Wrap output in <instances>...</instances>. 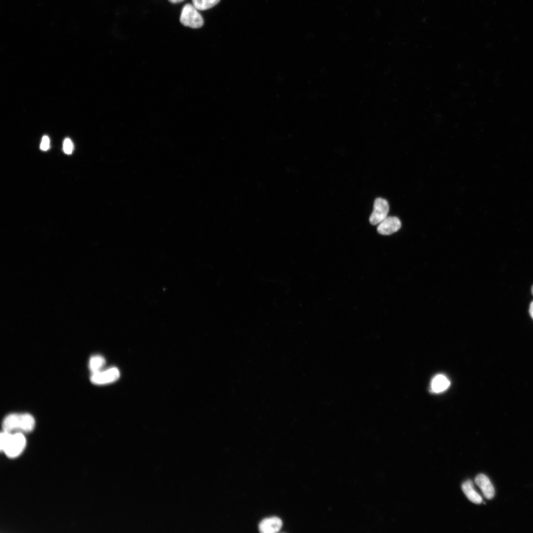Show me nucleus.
I'll return each instance as SVG.
<instances>
[{
  "instance_id": "f257e3e1",
  "label": "nucleus",
  "mask_w": 533,
  "mask_h": 533,
  "mask_svg": "<svg viewBox=\"0 0 533 533\" xmlns=\"http://www.w3.org/2000/svg\"><path fill=\"white\" fill-rule=\"evenodd\" d=\"M35 426L34 418L28 413H11L7 415L2 422L4 431L14 433L29 432Z\"/></svg>"
},
{
  "instance_id": "f03ea898",
  "label": "nucleus",
  "mask_w": 533,
  "mask_h": 533,
  "mask_svg": "<svg viewBox=\"0 0 533 533\" xmlns=\"http://www.w3.org/2000/svg\"><path fill=\"white\" fill-rule=\"evenodd\" d=\"M0 449L9 457H18L24 450L26 443L23 433H10L3 431L0 433Z\"/></svg>"
},
{
  "instance_id": "7ed1b4c3",
  "label": "nucleus",
  "mask_w": 533,
  "mask_h": 533,
  "mask_svg": "<svg viewBox=\"0 0 533 533\" xmlns=\"http://www.w3.org/2000/svg\"><path fill=\"white\" fill-rule=\"evenodd\" d=\"M180 21L183 25L191 28H199L204 24L203 18L198 10L189 3L183 7Z\"/></svg>"
},
{
  "instance_id": "20e7f679",
  "label": "nucleus",
  "mask_w": 533,
  "mask_h": 533,
  "mask_svg": "<svg viewBox=\"0 0 533 533\" xmlns=\"http://www.w3.org/2000/svg\"><path fill=\"white\" fill-rule=\"evenodd\" d=\"M119 376V370L117 368L112 367L91 373L90 379L94 384L104 385L115 381Z\"/></svg>"
},
{
  "instance_id": "39448f33",
  "label": "nucleus",
  "mask_w": 533,
  "mask_h": 533,
  "mask_svg": "<svg viewBox=\"0 0 533 533\" xmlns=\"http://www.w3.org/2000/svg\"><path fill=\"white\" fill-rule=\"evenodd\" d=\"M389 211V204L385 199L377 198L374 201L372 213L369 218V222L373 225L379 224L387 217Z\"/></svg>"
},
{
  "instance_id": "423d86ee",
  "label": "nucleus",
  "mask_w": 533,
  "mask_h": 533,
  "mask_svg": "<svg viewBox=\"0 0 533 533\" xmlns=\"http://www.w3.org/2000/svg\"><path fill=\"white\" fill-rule=\"evenodd\" d=\"M378 225V233L384 235L397 231L401 227V223L396 217H387Z\"/></svg>"
},
{
  "instance_id": "0eeeda50",
  "label": "nucleus",
  "mask_w": 533,
  "mask_h": 533,
  "mask_svg": "<svg viewBox=\"0 0 533 533\" xmlns=\"http://www.w3.org/2000/svg\"><path fill=\"white\" fill-rule=\"evenodd\" d=\"M282 525L281 520L276 517L266 518L259 524L260 532L263 533H274L278 532Z\"/></svg>"
},
{
  "instance_id": "6e6552de",
  "label": "nucleus",
  "mask_w": 533,
  "mask_h": 533,
  "mask_svg": "<svg viewBox=\"0 0 533 533\" xmlns=\"http://www.w3.org/2000/svg\"><path fill=\"white\" fill-rule=\"evenodd\" d=\"M475 482L480 488L486 498L491 499L494 497V488L487 476L483 474L478 475L475 479Z\"/></svg>"
},
{
  "instance_id": "1a4fd4ad",
  "label": "nucleus",
  "mask_w": 533,
  "mask_h": 533,
  "mask_svg": "<svg viewBox=\"0 0 533 533\" xmlns=\"http://www.w3.org/2000/svg\"><path fill=\"white\" fill-rule=\"evenodd\" d=\"M450 381L447 377L442 374L436 375L430 383L431 390L434 393H440L446 390L450 386Z\"/></svg>"
},
{
  "instance_id": "9d476101",
  "label": "nucleus",
  "mask_w": 533,
  "mask_h": 533,
  "mask_svg": "<svg viewBox=\"0 0 533 533\" xmlns=\"http://www.w3.org/2000/svg\"><path fill=\"white\" fill-rule=\"evenodd\" d=\"M462 489L468 499L475 504H480L482 502L480 495L473 488L471 480H467L462 485Z\"/></svg>"
},
{
  "instance_id": "9b49d317",
  "label": "nucleus",
  "mask_w": 533,
  "mask_h": 533,
  "mask_svg": "<svg viewBox=\"0 0 533 533\" xmlns=\"http://www.w3.org/2000/svg\"><path fill=\"white\" fill-rule=\"evenodd\" d=\"M106 364L104 357L100 355H94L90 357L88 361V368L91 373L103 370Z\"/></svg>"
},
{
  "instance_id": "f8f14e48",
  "label": "nucleus",
  "mask_w": 533,
  "mask_h": 533,
  "mask_svg": "<svg viewBox=\"0 0 533 533\" xmlns=\"http://www.w3.org/2000/svg\"><path fill=\"white\" fill-rule=\"evenodd\" d=\"M220 0H192V5L198 10H205L216 5Z\"/></svg>"
},
{
  "instance_id": "ddd939ff",
  "label": "nucleus",
  "mask_w": 533,
  "mask_h": 533,
  "mask_svg": "<svg viewBox=\"0 0 533 533\" xmlns=\"http://www.w3.org/2000/svg\"><path fill=\"white\" fill-rule=\"evenodd\" d=\"M63 150L64 152L67 154H70L72 153L74 150V145L70 138H67L64 140Z\"/></svg>"
},
{
  "instance_id": "4468645a",
  "label": "nucleus",
  "mask_w": 533,
  "mask_h": 533,
  "mask_svg": "<svg viewBox=\"0 0 533 533\" xmlns=\"http://www.w3.org/2000/svg\"><path fill=\"white\" fill-rule=\"evenodd\" d=\"M50 147V140L49 137L47 136H44L42 138L41 143L40 145V149L42 151H47L48 150Z\"/></svg>"
},
{
  "instance_id": "2eb2a0df",
  "label": "nucleus",
  "mask_w": 533,
  "mask_h": 533,
  "mask_svg": "<svg viewBox=\"0 0 533 533\" xmlns=\"http://www.w3.org/2000/svg\"><path fill=\"white\" fill-rule=\"evenodd\" d=\"M529 313L531 317L533 319V301L531 303L530 305Z\"/></svg>"
},
{
  "instance_id": "dca6fc26",
  "label": "nucleus",
  "mask_w": 533,
  "mask_h": 533,
  "mask_svg": "<svg viewBox=\"0 0 533 533\" xmlns=\"http://www.w3.org/2000/svg\"><path fill=\"white\" fill-rule=\"evenodd\" d=\"M169 0V2H170L172 3H177L181 2L183 1H184V0Z\"/></svg>"
},
{
  "instance_id": "f3484780",
  "label": "nucleus",
  "mask_w": 533,
  "mask_h": 533,
  "mask_svg": "<svg viewBox=\"0 0 533 533\" xmlns=\"http://www.w3.org/2000/svg\"><path fill=\"white\" fill-rule=\"evenodd\" d=\"M531 290H532V294H533V286H532V289H531Z\"/></svg>"
}]
</instances>
